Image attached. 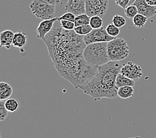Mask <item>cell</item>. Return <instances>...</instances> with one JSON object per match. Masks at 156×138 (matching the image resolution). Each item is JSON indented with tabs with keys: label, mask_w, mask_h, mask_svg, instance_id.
<instances>
[{
	"label": "cell",
	"mask_w": 156,
	"mask_h": 138,
	"mask_svg": "<svg viewBox=\"0 0 156 138\" xmlns=\"http://www.w3.org/2000/svg\"><path fill=\"white\" fill-rule=\"evenodd\" d=\"M147 4L151 6H155L156 7V0H146Z\"/></svg>",
	"instance_id": "f546056e"
},
{
	"label": "cell",
	"mask_w": 156,
	"mask_h": 138,
	"mask_svg": "<svg viewBox=\"0 0 156 138\" xmlns=\"http://www.w3.org/2000/svg\"><path fill=\"white\" fill-rule=\"evenodd\" d=\"M90 17L88 16L87 13L80 14L79 16H76L75 24V27H79V26L90 25Z\"/></svg>",
	"instance_id": "ac0fdd59"
},
{
	"label": "cell",
	"mask_w": 156,
	"mask_h": 138,
	"mask_svg": "<svg viewBox=\"0 0 156 138\" xmlns=\"http://www.w3.org/2000/svg\"><path fill=\"white\" fill-rule=\"evenodd\" d=\"M116 84L118 88L122 87H126V86H131V87H133V86L135 85V80H132L130 78L125 76L120 73L118 74V76L116 77Z\"/></svg>",
	"instance_id": "2e32d148"
},
{
	"label": "cell",
	"mask_w": 156,
	"mask_h": 138,
	"mask_svg": "<svg viewBox=\"0 0 156 138\" xmlns=\"http://www.w3.org/2000/svg\"><path fill=\"white\" fill-rule=\"evenodd\" d=\"M136 0H115L116 4L123 9H125L128 6L133 4Z\"/></svg>",
	"instance_id": "4316f807"
},
{
	"label": "cell",
	"mask_w": 156,
	"mask_h": 138,
	"mask_svg": "<svg viewBox=\"0 0 156 138\" xmlns=\"http://www.w3.org/2000/svg\"><path fill=\"white\" fill-rule=\"evenodd\" d=\"M83 37L74 30L63 29L58 19L43 40L57 73L76 89L87 83L98 71V66L89 65L84 58L87 44Z\"/></svg>",
	"instance_id": "6da1fadb"
},
{
	"label": "cell",
	"mask_w": 156,
	"mask_h": 138,
	"mask_svg": "<svg viewBox=\"0 0 156 138\" xmlns=\"http://www.w3.org/2000/svg\"><path fill=\"white\" fill-rule=\"evenodd\" d=\"M58 17H55L51 19L43 20L39 24L37 28V37L38 39L44 40V37L49 33L52 29L53 28V26L56 21L58 20Z\"/></svg>",
	"instance_id": "30bf717a"
},
{
	"label": "cell",
	"mask_w": 156,
	"mask_h": 138,
	"mask_svg": "<svg viewBox=\"0 0 156 138\" xmlns=\"http://www.w3.org/2000/svg\"><path fill=\"white\" fill-rule=\"evenodd\" d=\"M76 16L72 13L70 12H66V13L63 14L60 17L58 18L59 21L61 20H65V21H73L75 22V21Z\"/></svg>",
	"instance_id": "83f0119b"
},
{
	"label": "cell",
	"mask_w": 156,
	"mask_h": 138,
	"mask_svg": "<svg viewBox=\"0 0 156 138\" xmlns=\"http://www.w3.org/2000/svg\"><path fill=\"white\" fill-rule=\"evenodd\" d=\"M133 4L137 7L138 13L147 18L152 17L156 14V7L147 4L146 0H136Z\"/></svg>",
	"instance_id": "8fae6325"
},
{
	"label": "cell",
	"mask_w": 156,
	"mask_h": 138,
	"mask_svg": "<svg viewBox=\"0 0 156 138\" xmlns=\"http://www.w3.org/2000/svg\"><path fill=\"white\" fill-rule=\"evenodd\" d=\"M5 100H1L0 101V119L1 121L5 120L8 115L9 111L6 109L5 106Z\"/></svg>",
	"instance_id": "d4e9b609"
},
{
	"label": "cell",
	"mask_w": 156,
	"mask_h": 138,
	"mask_svg": "<svg viewBox=\"0 0 156 138\" xmlns=\"http://www.w3.org/2000/svg\"><path fill=\"white\" fill-rule=\"evenodd\" d=\"M13 92L12 86L5 82L0 83V100H6L11 98Z\"/></svg>",
	"instance_id": "5bb4252c"
},
{
	"label": "cell",
	"mask_w": 156,
	"mask_h": 138,
	"mask_svg": "<svg viewBox=\"0 0 156 138\" xmlns=\"http://www.w3.org/2000/svg\"><path fill=\"white\" fill-rule=\"evenodd\" d=\"M124 13L126 17L132 20L133 17L138 14V10L134 4H132L124 9Z\"/></svg>",
	"instance_id": "7402d4cb"
},
{
	"label": "cell",
	"mask_w": 156,
	"mask_h": 138,
	"mask_svg": "<svg viewBox=\"0 0 156 138\" xmlns=\"http://www.w3.org/2000/svg\"><path fill=\"white\" fill-rule=\"evenodd\" d=\"M147 17L143 16L142 14L138 13L133 17L132 22L133 25L137 28H142L146 25L147 21Z\"/></svg>",
	"instance_id": "d6986e66"
},
{
	"label": "cell",
	"mask_w": 156,
	"mask_h": 138,
	"mask_svg": "<svg viewBox=\"0 0 156 138\" xmlns=\"http://www.w3.org/2000/svg\"><path fill=\"white\" fill-rule=\"evenodd\" d=\"M108 54L110 61H120L127 58L129 54V47L124 39L116 37L108 42Z\"/></svg>",
	"instance_id": "277c9868"
},
{
	"label": "cell",
	"mask_w": 156,
	"mask_h": 138,
	"mask_svg": "<svg viewBox=\"0 0 156 138\" xmlns=\"http://www.w3.org/2000/svg\"><path fill=\"white\" fill-rule=\"evenodd\" d=\"M30 9L35 17L42 20L51 19L55 17V6L43 0H33L30 3Z\"/></svg>",
	"instance_id": "5b68a950"
},
{
	"label": "cell",
	"mask_w": 156,
	"mask_h": 138,
	"mask_svg": "<svg viewBox=\"0 0 156 138\" xmlns=\"http://www.w3.org/2000/svg\"><path fill=\"white\" fill-rule=\"evenodd\" d=\"M92 29L90 25H82L79 26V27H75L74 29V31L77 33L78 35H80L82 36H85L90 33L92 31Z\"/></svg>",
	"instance_id": "ffe728a7"
},
{
	"label": "cell",
	"mask_w": 156,
	"mask_h": 138,
	"mask_svg": "<svg viewBox=\"0 0 156 138\" xmlns=\"http://www.w3.org/2000/svg\"><path fill=\"white\" fill-rule=\"evenodd\" d=\"M134 94L133 87L131 86H126L118 89V96L122 99H128L131 98Z\"/></svg>",
	"instance_id": "9a60e30c"
},
{
	"label": "cell",
	"mask_w": 156,
	"mask_h": 138,
	"mask_svg": "<svg viewBox=\"0 0 156 138\" xmlns=\"http://www.w3.org/2000/svg\"><path fill=\"white\" fill-rule=\"evenodd\" d=\"M61 27L66 29V30H74V29L75 27V22L69 21H65V20H61L60 21Z\"/></svg>",
	"instance_id": "484cf974"
},
{
	"label": "cell",
	"mask_w": 156,
	"mask_h": 138,
	"mask_svg": "<svg viewBox=\"0 0 156 138\" xmlns=\"http://www.w3.org/2000/svg\"><path fill=\"white\" fill-rule=\"evenodd\" d=\"M15 33L12 30H5L0 34V47L11 49L13 47V40Z\"/></svg>",
	"instance_id": "7c38bea8"
},
{
	"label": "cell",
	"mask_w": 156,
	"mask_h": 138,
	"mask_svg": "<svg viewBox=\"0 0 156 138\" xmlns=\"http://www.w3.org/2000/svg\"><path fill=\"white\" fill-rule=\"evenodd\" d=\"M43 1L46 2L47 3H49V4L55 5V6L58 5L59 3H61V0H43Z\"/></svg>",
	"instance_id": "f1b7e54d"
},
{
	"label": "cell",
	"mask_w": 156,
	"mask_h": 138,
	"mask_svg": "<svg viewBox=\"0 0 156 138\" xmlns=\"http://www.w3.org/2000/svg\"><path fill=\"white\" fill-rule=\"evenodd\" d=\"M112 23L118 28H120L124 27L126 25V20L123 16H120V15H116L112 18Z\"/></svg>",
	"instance_id": "cb8c5ba5"
},
{
	"label": "cell",
	"mask_w": 156,
	"mask_h": 138,
	"mask_svg": "<svg viewBox=\"0 0 156 138\" xmlns=\"http://www.w3.org/2000/svg\"><path fill=\"white\" fill-rule=\"evenodd\" d=\"M65 11L73 13L75 16L86 13V0H68Z\"/></svg>",
	"instance_id": "9c48e42d"
},
{
	"label": "cell",
	"mask_w": 156,
	"mask_h": 138,
	"mask_svg": "<svg viewBox=\"0 0 156 138\" xmlns=\"http://www.w3.org/2000/svg\"><path fill=\"white\" fill-rule=\"evenodd\" d=\"M122 65L120 61H110L98 66V71L80 89L84 94L90 96L94 101L102 98H115L118 96L116 80L120 73Z\"/></svg>",
	"instance_id": "7a4b0ae2"
},
{
	"label": "cell",
	"mask_w": 156,
	"mask_h": 138,
	"mask_svg": "<svg viewBox=\"0 0 156 138\" xmlns=\"http://www.w3.org/2000/svg\"><path fill=\"white\" fill-rule=\"evenodd\" d=\"M120 73L133 80H137L143 75L142 69L140 65L129 61L122 66Z\"/></svg>",
	"instance_id": "ba28073f"
},
{
	"label": "cell",
	"mask_w": 156,
	"mask_h": 138,
	"mask_svg": "<svg viewBox=\"0 0 156 138\" xmlns=\"http://www.w3.org/2000/svg\"><path fill=\"white\" fill-rule=\"evenodd\" d=\"M20 102L16 98H9L5 100V106L9 112H15L20 108Z\"/></svg>",
	"instance_id": "e0dca14e"
},
{
	"label": "cell",
	"mask_w": 156,
	"mask_h": 138,
	"mask_svg": "<svg viewBox=\"0 0 156 138\" xmlns=\"http://www.w3.org/2000/svg\"><path fill=\"white\" fill-rule=\"evenodd\" d=\"M106 30L108 33V34L113 37H117V36L120 34V28L116 27V26L114 25L113 23L108 25L106 28Z\"/></svg>",
	"instance_id": "603a6c76"
},
{
	"label": "cell",
	"mask_w": 156,
	"mask_h": 138,
	"mask_svg": "<svg viewBox=\"0 0 156 138\" xmlns=\"http://www.w3.org/2000/svg\"><path fill=\"white\" fill-rule=\"evenodd\" d=\"M109 7V0H86V13L88 16H105Z\"/></svg>",
	"instance_id": "8992f818"
},
{
	"label": "cell",
	"mask_w": 156,
	"mask_h": 138,
	"mask_svg": "<svg viewBox=\"0 0 156 138\" xmlns=\"http://www.w3.org/2000/svg\"><path fill=\"white\" fill-rule=\"evenodd\" d=\"M90 25L93 29H99L103 27V19L102 17L95 16L90 17Z\"/></svg>",
	"instance_id": "44dd1931"
},
{
	"label": "cell",
	"mask_w": 156,
	"mask_h": 138,
	"mask_svg": "<svg viewBox=\"0 0 156 138\" xmlns=\"http://www.w3.org/2000/svg\"><path fill=\"white\" fill-rule=\"evenodd\" d=\"M27 35L24 31H18L15 33L13 40V47L22 48L27 43Z\"/></svg>",
	"instance_id": "4fadbf2b"
},
{
	"label": "cell",
	"mask_w": 156,
	"mask_h": 138,
	"mask_svg": "<svg viewBox=\"0 0 156 138\" xmlns=\"http://www.w3.org/2000/svg\"><path fill=\"white\" fill-rule=\"evenodd\" d=\"M84 58L89 65L99 66L110 61L108 54V43H94L87 44L84 51Z\"/></svg>",
	"instance_id": "3957f363"
},
{
	"label": "cell",
	"mask_w": 156,
	"mask_h": 138,
	"mask_svg": "<svg viewBox=\"0 0 156 138\" xmlns=\"http://www.w3.org/2000/svg\"><path fill=\"white\" fill-rule=\"evenodd\" d=\"M84 41L87 44L94 43L109 42L116 37H111L108 34L105 27H101L96 29H92V31L88 35L84 36Z\"/></svg>",
	"instance_id": "52a82bcc"
},
{
	"label": "cell",
	"mask_w": 156,
	"mask_h": 138,
	"mask_svg": "<svg viewBox=\"0 0 156 138\" xmlns=\"http://www.w3.org/2000/svg\"><path fill=\"white\" fill-rule=\"evenodd\" d=\"M129 138H141L140 137H129Z\"/></svg>",
	"instance_id": "4dcf8cb0"
}]
</instances>
